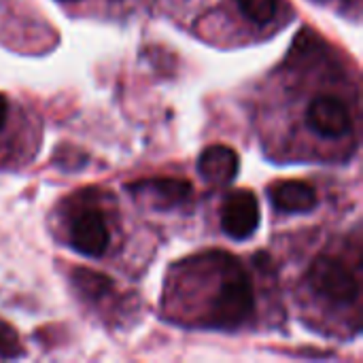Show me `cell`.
<instances>
[{"instance_id":"6da1fadb","label":"cell","mask_w":363,"mask_h":363,"mask_svg":"<svg viewBox=\"0 0 363 363\" xmlns=\"http://www.w3.org/2000/svg\"><path fill=\"white\" fill-rule=\"evenodd\" d=\"M253 306L255 298L249 277L234 259H228L225 274L211 302L208 325L215 330H236L251 317Z\"/></svg>"},{"instance_id":"ba28073f","label":"cell","mask_w":363,"mask_h":363,"mask_svg":"<svg viewBox=\"0 0 363 363\" xmlns=\"http://www.w3.org/2000/svg\"><path fill=\"white\" fill-rule=\"evenodd\" d=\"M270 202L281 213H311L319 198L313 185L304 181H281L270 187Z\"/></svg>"},{"instance_id":"7c38bea8","label":"cell","mask_w":363,"mask_h":363,"mask_svg":"<svg viewBox=\"0 0 363 363\" xmlns=\"http://www.w3.org/2000/svg\"><path fill=\"white\" fill-rule=\"evenodd\" d=\"M6 117H9V102H6V98L0 94V130H2L4 123H6Z\"/></svg>"},{"instance_id":"277c9868","label":"cell","mask_w":363,"mask_h":363,"mask_svg":"<svg viewBox=\"0 0 363 363\" xmlns=\"http://www.w3.org/2000/svg\"><path fill=\"white\" fill-rule=\"evenodd\" d=\"M108 228L98 208L81 211L70 223V242L85 257H100L108 249Z\"/></svg>"},{"instance_id":"8fae6325","label":"cell","mask_w":363,"mask_h":363,"mask_svg":"<svg viewBox=\"0 0 363 363\" xmlns=\"http://www.w3.org/2000/svg\"><path fill=\"white\" fill-rule=\"evenodd\" d=\"M21 355H23V347H21L17 332L9 323L0 321V357L2 359H15Z\"/></svg>"},{"instance_id":"52a82bcc","label":"cell","mask_w":363,"mask_h":363,"mask_svg":"<svg viewBox=\"0 0 363 363\" xmlns=\"http://www.w3.org/2000/svg\"><path fill=\"white\" fill-rule=\"evenodd\" d=\"M240 170L238 153L225 145H211L198 157V174L213 187L230 185Z\"/></svg>"},{"instance_id":"8992f818","label":"cell","mask_w":363,"mask_h":363,"mask_svg":"<svg viewBox=\"0 0 363 363\" xmlns=\"http://www.w3.org/2000/svg\"><path fill=\"white\" fill-rule=\"evenodd\" d=\"M130 191L134 196H145L151 200L155 208H172L183 202H187L194 194V187L187 179L179 177H155L147 181H138L130 185Z\"/></svg>"},{"instance_id":"3957f363","label":"cell","mask_w":363,"mask_h":363,"mask_svg":"<svg viewBox=\"0 0 363 363\" xmlns=\"http://www.w3.org/2000/svg\"><path fill=\"white\" fill-rule=\"evenodd\" d=\"M259 202L253 191L238 189L232 191L221 208V228L234 240H247L259 228Z\"/></svg>"},{"instance_id":"7a4b0ae2","label":"cell","mask_w":363,"mask_h":363,"mask_svg":"<svg viewBox=\"0 0 363 363\" xmlns=\"http://www.w3.org/2000/svg\"><path fill=\"white\" fill-rule=\"evenodd\" d=\"M311 287L334 304H353L359 300V283L351 270L336 257L319 255L308 270Z\"/></svg>"},{"instance_id":"30bf717a","label":"cell","mask_w":363,"mask_h":363,"mask_svg":"<svg viewBox=\"0 0 363 363\" xmlns=\"http://www.w3.org/2000/svg\"><path fill=\"white\" fill-rule=\"evenodd\" d=\"M242 15L255 23H268L277 15L279 0H236Z\"/></svg>"},{"instance_id":"9c48e42d","label":"cell","mask_w":363,"mask_h":363,"mask_svg":"<svg viewBox=\"0 0 363 363\" xmlns=\"http://www.w3.org/2000/svg\"><path fill=\"white\" fill-rule=\"evenodd\" d=\"M72 283H74V287L79 289L81 296H85L87 300H94V302L106 298L115 287L111 277L94 272L89 268H77L72 272Z\"/></svg>"},{"instance_id":"5b68a950","label":"cell","mask_w":363,"mask_h":363,"mask_svg":"<svg viewBox=\"0 0 363 363\" xmlns=\"http://www.w3.org/2000/svg\"><path fill=\"white\" fill-rule=\"evenodd\" d=\"M308 125L325 136V138H338L345 136L351 130V115L347 104L336 96H319L311 102L306 111Z\"/></svg>"}]
</instances>
